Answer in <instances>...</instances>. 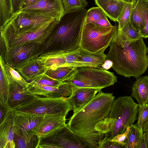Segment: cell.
Here are the masks:
<instances>
[{
    "label": "cell",
    "mask_w": 148,
    "mask_h": 148,
    "mask_svg": "<svg viewBox=\"0 0 148 148\" xmlns=\"http://www.w3.org/2000/svg\"><path fill=\"white\" fill-rule=\"evenodd\" d=\"M109 47L106 60L112 62V68L118 74L136 78L147 71V47L143 38L132 39L118 25L116 34Z\"/></svg>",
    "instance_id": "6da1fadb"
},
{
    "label": "cell",
    "mask_w": 148,
    "mask_h": 148,
    "mask_svg": "<svg viewBox=\"0 0 148 148\" xmlns=\"http://www.w3.org/2000/svg\"><path fill=\"white\" fill-rule=\"evenodd\" d=\"M111 93L100 90L88 104L70 118L67 125L75 133L85 148H98L104 136L97 132L96 124L109 114L114 100Z\"/></svg>",
    "instance_id": "7a4b0ae2"
},
{
    "label": "cell",
    "mask_w": 148,
    "mask_h": 148,
    "mask_svg": "<svg viewBox=\"0 0 148 148\" xmlns=\"http://www.w3.org/2000/svg\"><path fill=\"white\" fill-rule=\"evenodd\" d=\"M87 12L84 8L64 12L49 37L40 46L38 56L50 51L68 52L78 48Z\"/></svg>",
    "instance_id": "3957f363"
},
{
    "label": "cell",
    "mask_w": 148,
    "mask_h": 148,
    "mask_svg": "<svg viewBox=\"0 0 148 148\" xmlns=\"http://www.w3.org/2000/svg\"><path fill=\"white\" fill-rule=\"evenodd\" d=\"M139 105L130 96L120 97L115 99L107 116L97 125L104 138L109 141L118 134L124 133L127 127L133 124L137 117Z\"/></svg>",
    "instance_id": "277c9868"
},
{
    "label": "cell",
    "mask_w": 148,
    "mask_h": 148,
    "mask_svg": "<svg viewBox=\"0 0 148 148\" xmlns=\"http://www.w3.org/2000/svg\"><path fill=\"white\" fill-rule=\"evenodd\" d=\"M60 20L53 18L35 30L20 33L15 31L11 21H9L0 29V36L4 40L6 49L29 42L37 43L40 45L49 37Z\"/></svg>",
    "instance_id": "5b68a950"
},
{
    "label": "cell",
    "mask_w": 148,
    "mask_h": 148,
    "mask_svg": "<svg viewBox=\"0 0 148 148\" xmlns=\"http://www.w3.org/2000/svg\"><path fill=\"white\" fill-rule=\"evenodd\" d=\"M117 28L116 25L105 27L91 23H84L79 47L93 53H104L114 38Z\"/></svg>",
    "instance_id": "8992f818"
},
{
    "label": "cell",
    "mask_w": 148,
    "mask_h": 148,
    "mask_svg": "<svg viewBox=\"0 0 148 148\" xmlns=\"http://www.w3.org/2000/svg\"><path fill=\"white\" fill-rule=\"evenodd\" d=\"M117 82V77L113 73L102 67L84 66L77 68L72 78L65 82L74 87L101 89Z\"/></svg>",
    "instance_id": "52a82bcc"
},
{
    "label": "cell",
    "mask_w": 148,
    "mask_h": 148,
    "mask_svg": "<svg viewBox=\"0 0 148 148\" xmlns=\"http://www.w3.org/2000/svg\"><path fill=\"white\" fill-rule=\"evenodd\" d=\"M13 110L43 115L58 114L66 116L72 108L68 98L43 97L36 95L33 99L18 105Z\"/></svg>",
    "instance_id": "ba28073f"
},
{
    "label": "cell",
    "mask_w": 148,
    "mask_h": 148,
    "mask_svg": "<svg viewBox=\"0 0 148 148\" xmlns=\"http://www.w3.org/2000/svg\"><path fill=\"white\" fill-rule=\"evenodd\" d=\"M83 148L85 147L67 124L39 139L36 148Z\"/></svg>",
    "instance_id": "9c48e42d"
},
{
    "label": "cell",
    "mask_w": 148,
    "mask_h": 148,
    "mask_svg": "<svg viewBox=\"0 0 148 148\" xmlns=\"http://www.w3.org/2000/svg\"><path fill=\"white\" fill-rule=\"evenodd\" d=\"M53 18H55L40 13L19 11L12 14L9 21L15 31L20 33L35 30Z\"/></svg>",
    "instance_id": "30bf717a"
},
{
    "label": "cell",
    "mask_w": 148,
    "mask_h": 148,
    "mask_svg": "<svg viewBox=\"0 0 148 148\" xmlns=\"http://www.w3.org/2000/svg\"><path fill=\"white\" fill-rule=\"evenodd\" d=\"M40 46L37 43L32 42L15 45L6 49L2 57L5 63L15 67L27 59L38 55Z\"/></svg>",
    "instance_id": "8fae6325"
},
{
    "label": "cell",
    "mask_w": 148,
    "mask_h": 148,
    "mask_svg": "<svg viewBox=\"0 0 148 148\" xmlns=\"http://www.w3.org/2000/svg\"><path fill=\"white\" fill-rule=\"evenodd\" d=\"M14 111V133L36 134L44 115Z\"/></svg>",
    "instance_id": "7c38bea8"
},
{
    "label": "cell",
    "mask_w": 148,
    "mask_h": 148,
    "mask_svg": "<svg viewBox=\"0 0 148 148\" xmlns=\"http://www.w3.org/2000/svg\"><path fill=\"white\" fill-rule=\"evenodd\" d=\"M29 83L27 88L32 93L53 98H68L72 94L73 87L65 82L57 87L43 85L33 81Z\"/></svg>",
    "instance_id": "4fadbf2b"
},
{
    "label": "cell",
    "mask_w": 148,
    "mask_h": 148,
    "mask_svg": "<svg viewBox=\"0 0 148 148\" xmlns=\"http://www.w3.org/2000/svg\"><path fill=\"white\" fill-rule=\"evenodd\" d=\"M40 13L60 20L64 13L60 0H41L34 5L18 11Z\"/></svg>",
    "instance_id": "5bb4252c"
},
{
    "label": "cell",
    "mask_w": 148,
    "mask_h": 148,
    "mask_svg": "<svg viewBox=\"0 0 148 148\" xmlns=\"http://www.w3.org/2000/svg\"><path fill=\"white\" fill-rule=\"evenodd\" d=\"M14 111L10 109L0 123V148H15Z\"/></svg>",
    "instance_id": "9a60e30c"
},
{
    "label": "cell",
    "mask_w": 148,
    "mask_h": 148,
    "mask_svg": "<svg viewBox=\"0 0 148 148\" xmlns=\"http://www.w3.org/2000/svg\"><path fill=\"white\" fill-rule=\"evenodd\" d=\"M101 90L73 86L72 94L68 98L73 113L89 103Z\"/></svg>",
    "instance_id": "2e32d148"
},
{
    "label": "cell",
    "mask_w": 148,
    "mask_h": 148,
    "mask_svg": "<svg viewBox=\"0 0 148 148\" xmlns=\"http://www.w3.org/2000/svg\"><path fill=\"white\" fill-rule=\"evenodd\" d=\"M9 90L7 105L12 110L18 105L33 99L36 95L29 92L27 87L17 82L10 84Z\"/></svg>",
    "instance_id": "e0dca14e"
},
{
    "label": "cell",
    "mask_w": 148,
    "mask_h": 148,
    "mask_svg": "<svg viewBox=\"0 0 148 148\" xmlns=\"http://www.w3.org/2000/svg\"><path fill=\"white\" fill-rule=\"evenodd\" d=\"M66 116L58 114L44 115L43 119L36 132L39 139L48 134L65 123Z\"/></svg>",
    "instance_id": "ac0fdd59"
},
{
    "label": "cell",
    "mask_w": 148,
    "mask_h": 148,
    "mask_svg": "<svg viewBox=\"0 0 148 148\" xmlns=\"http://www.w3.org/2000/svg\"><path fill=\"white\" fill-rule=\"evenodd\" d=\"M106 60V54L104 53H95L78 48V57L76 64L77 68L84 66L102 67Z\"/></svg>",
    "instance_id": "d6986e66"
},
{
    "label": "cell",
    "mask_w": 148,
    "mask_h": 148,
    "mask_svg": "<svg viewBox=\"0 0 148 148\" xmlns=\"http://www.w3.org/2000/svg\"><path fill=\"white\" fill-rule=\"evenodd\" d=\"M38 56V55L33 56L14 67L28 82L31 81L36 77L44 72L37 62Z\"/></svg>",
    "instance_id": "ffe728a7"
},
{
    "label": "cell",
    "mask_w": 148,
    "mask_h": 148,
    "mask_svg": "<svg viewBox=\"0 0 148 148\" xmlns=\"http://www.w3.org/2000/svg\"><path fill=\"white\" fill-rule=\"evenodd\" d=\"M95 4L100 7L111 20L117 22L124 7L125 2L122 0H95Z\"/></svg>",
    "instance_id": "44dd1931"
},
{
    "label": "cell",
    "mask_w": 148,
    "mask_h": 148,
    "mask_svg": "<svg viewBox=\"0 0 148 148\" xmlns=\"http://www.w3.org/2000/svg\"><path fill=\"white\" fill-rule=\"evenodd\" d=\"M131 96L140 105L148 104V75L139 76L133 84Z\"/></svg>",
    "instance_id": "7402d4cb"
},
{
    "label": "cell",
    "mask_w": 148,
    "mask_h": 148,
    "mask_svg": "<svg viewBox=\"0 0 148 148\" xmlns=\"http://www.w3.org/2000/svg\"><path fill=\"white\" fill-rule=\"evenodd\" d=\"M106 14L100 7H92L87 11L85 24L91 23L105 27L112 26L108 21Z\"/></svg>",
    "instance_id": "603a6c76"
},
{
    "label": "cell",
    "mask_w": 148,
    "mask_h": 148,
    "mask_svg": "<svg viewBox=\"0 0 148 148\" xmlns=\"http://www.w3.org/2000/svg\"><path fill=\"white\" fill-rule=\"evenodd\" d=\"M77 69V67L73 66H64L54 69H49L44 72L47 76L53 79L64 82L72 78Z\"/></svg>",
    "instance_id": "cb8c5ba5"
},
{
    "label": "cell",
    "mask_w": 148,
    "mask_h": 148,
    "mask_svg": "<svg viewBox=\"0 0 148 148\" xmlns=\"http://www.w3.org/2000/svg\"><path fill=\"white\" fill-rule=\"evenodd\" d=\"M130 127V130L125 141L124 147L140 148L144 133L142 128H139L133 124Z\"/></svg>",
    "instance_id": "d4e9b609"
},
{
    "label": "cell",
    "mask_w": 148,
    "mask_h": 148,
    "mask_svg": "<svg viewBox=\"0 0 148 148\" xmlns=\"http://www.w3.org/2000/svg\"><path fill=\"white\" fill-rule=\"evenodd\" d=\"M39 138L35 133H14L15 148H36Z\"/></svg>",
    "instance_id": "484cf974"
},
{
    "label": "cell",
    "mask_w": 148,
    "mask_h": 148,
    "mask_svg": "<svg viewBox=\"0 0 148 148\" xmlns=\"http://www.w3.org/2000/svg\"><path fill=\"white\" fill-rule=\"evenodd\" d=\"M0 63L1 64L9 84L17 82L27 87L29 83L25 80L14 67L5 63L2 57L0 56Z\"/></svg>",
    "instance_id": "4316f807"
},
{
    "label": "cell",
    "mask_w": 148,
    "mask_h": 148,
    "mask_svg": "<svg viewBox=\"0 0 148 148\" xmlns=\"http://www.w3.org/2000/svg\"><path fill=\"white\" fill-rule=\"evenodd\" d=\"M130 21L133 27L140 32L145 27L146 23L138 0H136L134 4Z\"/></svg>",
    "instance_id": "83f0119b"
},
{
    "label": "cell",
    "mask_w": 148,
    "mask_h": 148,
    "mask_svg": "<svg viewBox=\"0 0 148 148\" xmlns=\"http://www.w3.org/2000/svg\"><path fill=\"white\" fill-rule=\"evenodd\" d=\"M13 11L11 0H0V29L9 21Z\"/></svg>",
    "instance_id": "f1b7e54d"
},
{
    "label": "cell",
    "mask_w": 148,
    "mask_h": 148,
    "mask_svg": "<svg viewBox=\"0 0 148 148\" xmlns=\"http://www.w3.org/2000/svg\"><path fill=\"white\" fill-rule=\"evenodd\" d=\"M10 84L1 64L0 68V102L7 105Z\"/></svg>",
    "instance_id": "f546056e"
},
{
    "label": "cell",
    "mask_w": 148,
    "mask_h": 148,
    "mask_svg": "<svg viewBox=\"0 0 148 148\" xmlns=\"http://www.w3.org/2000/svg\"><path fill=\"white\" fill-rule=\"evenodd\" d=\"M64 12L84 8L87 6L86 0H60Z\"/></svg>",
    "instance_id": "4dcf8cb0"
},
{
    "label": "cell",
    "mask_w": 148,
    "mask_h": 148,
    "mask_svg": "<svg viewBox=\"0 0 148 148\" xmlns=\"http://www.w3.org/2000/svg\"><path fill=\"white\" fill-rule=\"evenodd\" d=\"M32 81L43 85L56 87L60 86L64 82L49 77L45 72L37 76Z\"/></svg>",
    "instance_id": "1f68e13d"
},
{
    "label": "cell",
    "mask_w": 148,
    "mask_h": 148,
    "mask_svg": "<svg viewBox=\"0 0 148 148\" xmlns=\"http://www.w3.org/2000/svg\"><path fill=\"white\" fill-rule=\"evenodd\" d=\"M134 3H125L123 9L117 20L119 23L118 25L121 29H122L130 21Z\"/></svg>",
    "instance_id": "d6a6232c"
},
{
    "label": "cell",
    "mask_w": 148,
    "mask_h": 148,
    "mask_svg": "<svg viewBox=\"0 0 148 148\" xmlns=\"http://www.w3.org/2000/svg\"><path fill=\"white\" fill-rule=\"evenodd\" d=\"M146 23L145 28L140 32L143 38H148V0H138Z\"/></svg>",
    "instance_id": "836d02e7"
},
{
    "label": "cell",
    "mask_w": 148,
    "mask_h": 148,
    "mask_svg": "<svg viewBox=\"0 0 148 148\" xmlns=\"http://www.w3.org/2000/svg\"><path fill=\"white\" fill-rule=\"evenodd\" d=\"M121 29L127 37L132 39L136 40L143 38L140 31L134 28L130 21Z\"/></svg>",
    "instance_id": "e575fe53"
},
{
    "label": "cell",
    "mask_w": 148,
    "mask_h": 148,
    "mask_svg": "<svg viewBox=\"0 0 148 148\" xmlns=\"http://www.w3.org/2000/svg\"><path fill=\"white\" fill-rule=\"evenodd\" d=\"M138 114V121L136 125L139 128H141L144 123L148 120V104L139 105Z\"/></svg>",
    "instance_id": "d590c367"
},
{
    "label": "cell",
    "mask_w": 148,
    "mask_h": 148,
    "mask_svg": "<svg viewBox=\"0 0 148 148\" xmlns=\"http://www.w3.org/2000/svg\"><path fill=\"white\" fill-rule=\"evenodd\" d=\"M130 129V126H128L125 132L122 134L117 135L110 141L117 143L124 147L125 145V141L127 137Z\"/></svg>",
    "instance_id": "8d00e7d4"
},
{
    "label": "cell",
    "mask_w": 148,
    "mask_h": 148,
    "mask_svg": "<svg viewBox=\"0 0 148 148\" xmlns=\"http://www.w3.org/2000/svg\"><path fill=\"white\" fill-rule=\"evenodd\" d=\"M122 148L123 147L117 143L103 138L99 143L98 148Z\"/></svg>",
    "instance_id": "74e56055"
},
{
    "label": "cell",
    "mask_w": 148,
    "mask_h": 148,
    "mask_svg": "<svg viewBox=\"0 0 148 148\" xmlns=\"http://www.w3.org/2000/svg\"><path fill=\"white\" fill-rule=\"evenodd\" d=\"M0 123L3 120L10 109L7 104L0 102Z\"/></svg>",
    "instance_id": "f35d334b"
},
{
    "label": "cell",
    "mask_w": 148,
    "mask_h": 148,
    "mask_svg": "<svg viewBox=\"0 0 148 148\" xmlns=\"http://www.w3.org/2000/svg\"><path fill=\"white\" fill-rule=\"evenodd\" d=\"M41 0H23L20 5V10L21 9L34 5Z\"/></svg>",
    "instance_id": "ab89813d"
},
{
    "label": "cell",
    "mask_w": 148,
    "mask_h": 148,
    "mask_svg": "<svg viewBox=\"0 0 148 148\" xmlns=\"http://www.w3.org/2000/svg\"><path fill=\"white\" fill-rule=\"evenodd\" d=\"M13 6V14L16 13L20 10L23 0H11Z\"/></svg>",
    "instance_id": "60d3db41"
},
{
    "label": "cell",
    "mask_w": 148,
    "mask_h": 148,
    "mask_svg": "<svg viewBox=\"0 0 148 148\" xmlns=\"http://www.w3.org/2000/svg\"><path fill=\"white\" fill-rule=\"evenodd\" d=\"M140 148H148V130L144 132L143 140Z\"/></svg>",
    "instance_id": "b9f144b4"
},
{
    "label": "cell",
    "mask_w": 148,
    "mask_h": 148,
    "mask_svg": "<svg viewBox=\"0 0 148 148\" xmlns=\"http://www.w3.org/2000/svg\"><path fill=\"white\" fill-rule=\"evenodd\" d=\"M0 56L3 57L6 50V47L3 38L1 36L0 37Z\"/></svg>",
    "instance_id": "7bdbcfd3"
},
{
    "label": "cell",
    "mask_w": 148,
    "mask_h": 148,
    "mask_svg": "<svg viewBox=\"0 0 148 148\" xmlns=\"http://www.w3.org/2000/svg\"><path fill=\"white\" fill-rule=\"evenodd\" d=\"M112 62L110 60H106L102 65V67L103 69L107 70L112 67Z\"/></svg>",
    "instance_id": "ee69618b"
},
{
    "label": "cell",
    "mask_w": 148,
    "mask_h": 148,
    "mask_svg": "<svg viewBox=\"0 0 148 148\" xmlns=\"http://www.w3.org/2000/svg\"><path fill=\"white\" fill-rule=\"evenodd\" d=\"M142 128L144 132L148 130V120L143 124Z\"/></svg>",
    "instance_id": "f6af8a7d"
},
{
    "label": "cell",
    "mask_w": 148,
    "mask_h": 148,
    "mask_svg": "<svg viewBox=\"0 0 148 148\" xmlns=\"http://www.w3.org/2000/svg\"><path fill=\"white\" fill-rule=\"evenodd\" d=\"M125 3H134L136 0H122Z\"/></svg>",
    "instance_id": "bcb514c9"
},
{
    "label": "cell",
    "mask_w": 148,
    "mask_h": 148,
    "mask_svg": "<svg viewBox=\"0 0 148 148\" xmlns=\"http://www.w3.org/2000/svg\"><path fill=\"white\" fill-rule=\"evenodd\" d=\"M147 53H148V47H147ZM148 57V54L147 55Z\"/></svg>",
    "instance_id": "7dc6e473"
}]
</instances>
